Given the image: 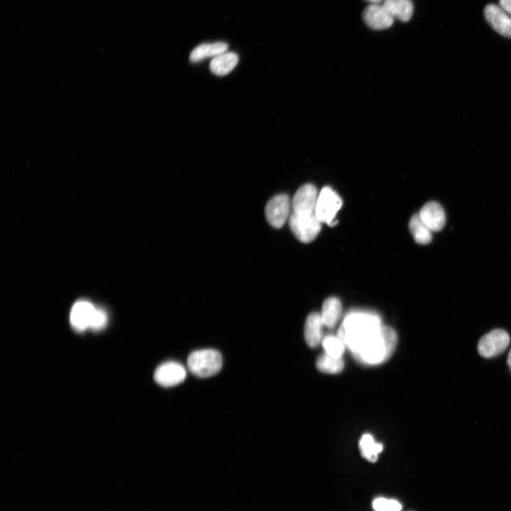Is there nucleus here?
<instances>
[{
	"mask_svg": "<svg viewBox=\"0 0 511 511\" xmlns=\"http://www.w3.org/2000/svg\"><path fill=\"white\" fill-rule=\"evenodd\" d=\"M322 343L325 353L334 357L342 358L346 346L338 336H327Z\"/></svg>",
	"mask_w": 511,
	"mask_h": 511,
	"instance_id": "22",
	"label": "nucleus"
},
{
	"mask_svg": "<svg viewBox=\"0 0 511 511\" xmlns=\"http://www.w3.org/2000/svg\"><path fill=\"white\" fill-rule=\"evenodd\" d=\"M317 198V189L314 185L307 183L302 185L295 192L291 202L292 212L314 213Z\"/></svg>",
	"mask_w": 511,
	"mask_h": 511,
	"instance_id": "9",
	"label": "nucleus"
},
{
	"mask_svg": "<svg viewBox=\"0 0 511 511\" xmlns=\"http://www.w3.org/2000/svg\"><path fill=\"white\" fill-rule=\"evenodd\" d=\"M366 1H368L370 2L371 4H379L383 0H366Z\"/></svg>",
	"mask_w": 511,
	"mask_h": 511,
	"instance_id": "27",
	"label": "nucleus"
},
{
	"mask_svg": "<svg viewBox=\"0 0 511 511\" xmlns=\"http://www.w3.org/2000/svg\"><path fill=\"white\" fill-rule=\"evenodd\" d=\"M380 317L373 313L352 312L348 314L337 336L354 355L381 327Z\"/></svg>",
	"mask_w": 511,
	"mask_h": 511,
	"instance_id": "1",
	"label": "nucleus"
},
{
	"mask_svg": "<svg viewBox=\"0 0 511 511\" xmlns=\"http://www.w3.org/2000/svg\"><path fill=\"white\" fill-rule=\"evenodd\" d=\"M359 449L361 455L370 462H375L378 459V454L383 450L381 444L374 441L370 434H364L359 441Z\"/></svg>",
	"mask_w": 511,
	"mask_h": 511,
	"instance_id": "21",
	"label": "nucleus"
},
{
	"mask_svg": "<svg viewBox=\"0 0 511 511\" xmlns=\"http://www.w3.org/2000/svg\"><path fill=\"white\" fill-rule=\"evenodd\" d=\"M107 323V314L101 309L96 308L90 329L94 331H99L104 328Z\"/></svg>",
	"mask_w": 511,
	"mask_h": 511,
	"instance_id": "24",
	"label": "nucleus"
},
{
	"mask_svg": "<svg viewBox=\"0 0 511 511\" xmlns=\"http://www.w3.org/2000/svg\"><path fill=\"white\" fill-rule=\"evenodd\" d=\"M410 230L414 241L419 244H428L432 241V231L421 219L419 214H414L410 221Z\"/></svg>",
	"mask_w": 511,
	"mask_h": 511,
	"instance_id": "19",
	"label": "nucleus"
},
{
	"mask_svg": "<svg viewBox=\"0 0 511 511\" xmlns=\"http://www.w3.org/2000/svg\"><path fill=\"white\" fill-rule=\"evenodd\" d=\"M95 309L96 307L89 302H77L70 313V322L73 328L78 331H83L90 328Z\"/></svg>",
	"mask_w": 511,
	"mask_h": 511,
	"instance_id": "13",
	"label": "nucleus"
},
{
	"mask_svg": "<svg viewBox=\"0 0 511 511\" xmlns=\"http://www.w3.org/2000/svg\"><path fill=\"white\" fill-rule=\"evenodd\" d=\"M484 14L494 30L505 37L511 38V17L500 6L487 5Z\"/></svg>",
	"mask_w": 511,
	"mask_h": 511,
	"instance_id": "10",
	"label": "nucleus"
},
{
	"mask_svg": "<svg viewBox=\"0 0 511 511\" xmlns=\"http://www.w3.org/2000/svg\"><path fill=\"white\" fill-rule=\"evenodd\" d=\"M238 62V56L233 52H225L213 57L209 64L212 73L224 76L231 72Z\"/></svg>",
	"mask_w": 511,
	"mask_h": 511,
	"instance_id": "15",
	"label": "nucleus"
},
{
	"mask_svg": "<svg viewBox=\"0 0 511 511\" xmlns=\"http://www.w3.org/2000/svg\"><path fill=\"white\" fill-rule=\"evenodd\" d=\"M373 507L375 511H400L401 504L395 500L379 498L374 500Z\"/></svg>",
	"mask_w": 511,
	"mask_h": 511,
	"instance_id": "23",
	"label": "nucleus"
},
{
	"mask_svg": "<svg viewBox=\"0 0 511 511\" xmlns=\"http://www.w3.org/2000/svg\"><path fill=\"white\" fill-rule=\"evenodd\" d=\"M342 199L330 187H324L318 194L314 213L321 222L334 226V218L342 206Z\"/></svg>",
	"mask_w": 511,
	"mask_h": 511,
	"instance_id": "5",
	"label": "nucleus"
},
{
	"mask_svg": "<svg viewBox=\"0 0 511 511\" xmlns=\"http://www.w3.org/2000/svg\"><path fill=\"white\" fill-rule=\"evenodd\" d=\"M365 23L374 30H383L390 27L394 18L388 13L383 5L370 4L363 12Z\"/></svg>",
	"mask_w": 511,
	"mask_h": 511,
	"instance_id": "11",
	"label": "nucleus"
},
{
	"mask_svg": "<svg viewBox=\"0 0 511 511\" xmlns=\"http://www.w3.org/2000/svg\"><path fill=\"white\" fill-rule=\"evenodd\" d=\"M397 342V336L395 330L382 325L379 331L353 356L364 364H381L390 358L395 349Z\"/></svg>",
	"mask_w": 511,
	"mask_h": 511,
	"instance_id": "2",
	"label": "nucleus"
},
{
	"mask_svg": "<svg viewBox=\"0 0 511 511\" xmlns=\"http://www.w3.org/2000/svg\"><path fill=\"white\" fill-rule=\"evenodd\" d=\"M290 228L297 239L303 243L312 241L321 230V221L315 213L296 214L292 212L289 217Z\"/></svg>",
	"mask_w": 511,
	"mask_h": 511,
	"instance_id": "4",
	"label": "nucleus"
},
{
	"mask_svg": "<svg viewBox=\"0 0 511 511\" xmlns=\"http://www.w3.org/2000/svg\"><path fill=\"white\" fill-rule=\"evenodd\" d=\"M383 6L393 18L403 22L409 21L413 14L411 0H385Z\"/></svg>",
	"mask_w": 511,
	"mask_h": 511,
	"instance_id": "16",
	"label": "nucleus"
},
{
	"mask_svg": "<svg viewBox=\"0 0 511 511\" xmlns=\"http://www.w3.org/2000/svg\"><path fill=\"white\" fill-rule=\"evenodd\" d=\"M418 214L432 231H439L444 226L445 212L443 207L436 202L426 203Z\"/></svg>",
	"mask_w": 511,
	"mask_h": 511,
	"instance_id": "12",
	"label": "nucleus"
},
{
	"mask_svg": "<svg viewBox=\"0 0 511 511\" xmlns=\"http://www.w3.org/2000/svg\"><path fill=\"white\" fill-rule=\"evenodd\" d=\"M187 367L197 377H210L221 370L222 357L218 351L211 348L194 351L187 358Z\"/></svg>",
	"mask_w": 511,
	"mask_h": 511,
	"instance_id": "3",
	"label": "nucleus"
},
{
	"mask_svg": "<svg viewBox=\"0 0 511 511\" xmlns=\"http://www.w3.org/2000/svg\"><path fill=\"white\" fill-rule=\"evenodd\" d=\"M508 333L502 329H495L480 338L478 351L484 358H494L502 353L510 344Z\"/></svg>",
	"mask_w": 511,
	"mask_h": 511,
	"instance_id": "6",
	"label": "nucleus"
},
{
	"mask_svg": "<svg viewBox=\"0 0 511 511\" xmlns=\"http://www.w3.org/2000/svg\"><path fill=\"white\" fill-rule=\"evenodd\" d=\"M321 314L318 312L309 314L306 319L304 334L309 346L315 348L322 342V326Z\"/></svg>",
	"mask_w": 511,
	"mask_h": 511,
	"instance_id": "14",
	"label": "nucleus"
},
{
	"mask_svg": "<svg viewBox=\"0 0 511 511\" xmlns=\"http://www.w3.org/2000/svg\"><path fill=\"white\" fill-rule=\"evenodd\" d=\"M291 201L288 195H275L267 202L265 215L268 224L276 229L281 228L290 216Z\"/></svg>",
	"mask_w": 511,
	"mask_h": 511,
	"instance_id": "7",
	"label": "nucleus"
},
{
	"mask_svg": "<svg viewBox=\"0 0 511 511\" xmlns=\"http://www.w3.org/2000/svg\"><path fill=\"white\" fill-rule=\"evenodd\" d=\"M228 44L224 42L203 43L197 45L189 55L192 62H197L208 57H214L228 50Z\"/></svg>",
	"mask_w": 511,
	"mask_h": 511,
	"instance_id": "17",
	"label": "nucleus"
},
{
	"mask_svg": "<svg viewBox=\"0 0 511 511\" xmlns=\"http://www.w3.org/2000/svg\"><path fill=\"white\" fill-rule=\"evenodd\" d=\"M507 365H508L509 369H510V373H511V350H510V351L509 352V354H508V356H507Z\"/></svg>",
	"mask_w": 511,
	"mask_h": 511,
	"instance_id": "26",
	"label": "nucleus"
},
{
	"mask_svg": "<svg viewBox=\"0 0 511 511\" xmlns=\"http://www.w3.org/2000/svg\"><path fill=\"white\" fill-rule=\"evenodd\" d=\"M187 372L178 362L169 361L160 364L155 370V382L163 387H172L183 382Z\"/></svg>",
	"mask_w": 511,
	"mask_h": 511,
	"instance_id": "8",
	"label": "nucleus"
},
{
	"mask_svg": "<svg viewBox=\"0 0 511 511\" xmlns=\"http://www.w3.org/2000/svg\"><path fill=\"white\" fill-rule=\"evenodd\" d=\"M316 366L322 373L336 374L342 371L344 361L342 358L334 357L324 353L318 357Z\"/></svg>",
	"mask_w": 511,
	"mask_h": 511,
	"instance_id": "20",
	"label": "nucleus"
},
{
	"mask_svg": "<svg viewBox=\"0 0 511 511\" xmlns=\"http://www.w3.org/2000/svg\"><path fill=\"white\" fill-rule=\"evenodd\" d=\"M341 303L336 297L326 299L322 305L321 318L323 324L329 328L334 327L341 314Z\"/></svg>",
	"mask_w": 511,
	"mask_h": 511,
	"instance_id": "18",
	"label": "nucleus"
},
{
	"mask_svg": "<svg viewBox=\"0 0 511 511\" xmlns=\"http://www.w3.org/2000/svg\"><path fill=\"white\" fill-rule=\"evenodd\" d=\"M500 6L511 15V0H500Z\"/></svg>",
	"mask_w": 511,
	"mask_h": 511,
	"instance_id": "25",
	"label": "nucleus"
}]
</instances>
